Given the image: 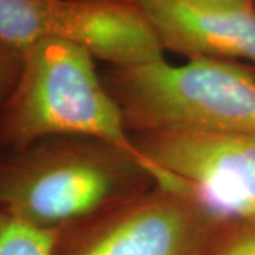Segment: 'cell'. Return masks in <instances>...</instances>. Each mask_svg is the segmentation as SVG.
<instances>
[{
	"label": "cell",
	"instance_id": "obj_3",
	"mask_svg": "<svg viewBox=\"0 0 255 255\" xmlns=\"http://www.w3.org/2000/svg\"><path fill=\"white\" fill-rule=\"evenodd\" d=\"M94 60L88 50L63 40L44 38L30 47L17 81L0 104V152L64 135L137 150Z\"/></svg>",
	"mask_w": 255,
	"mask_h": 255
},
{
	"label": "cell",
	"instance_id": "obj_9",
	"mask_svg": "<svg viewBox=\"0 0 255 255\" xmlns=\"http://www.w3.org/2000/svg\"><path fill=\"white\" fill-rule=\"evenodd\" d=\"M21 68V58L0 48V104L9 95L17 81Z\"/></svg>",
	"mask_w": 255,
	"mask_h": 255
},
{
	"label": "cell",
	"instance_id": "obj_5",
	"mask_svg": "<svg viewBox=\"0 0 255 255\" xmlns=\"http://www.w3.org/2000/svg\"><path fill=\"white\" fill-rule=\"evenodd\" d=\"M132 139L159 184L221 219H255V136L149 132Z\"/></svg>",
	"mask_w": 255,
	"mask_h": 255
},
{
	"label": "cell",
	"instance_id": "obj_1",
	"mask_svg": "<svg viewBox=\"0 0 255 255\" xmlns=\"http://www.w3.org/2000/svg\"><path fill=\"white\" fill-rule=\"evenodd\" d=\"M137 150L80 135L0 152V211L55 231L156 186Z\"/></svg>",
	"mask_w": 255,
	"mask_h": 255
},
{
	"label": "cell",
	"instance_id": "obj_2",
	"mask_svg": "<svg viewBox=\"0 0 255 255\" xmlns=\"http://www.w3.org/2000/svg\"><path fill=\"white\" fill-rule=\"evenodd\" d=\"M130 135L196 132L255 136V65L194 58L112 67L101 75Z\"/></svg>",
	"mask_w": 255,
	"mask_h": 255
},
{
	"label": "cell",
	"instance_id": "obj_8",
	"mask_svg": "<svg viewBox=\"0 0 255 255\" xmlns=\"http://www.w3.org/2000/svg\"><path fill=\"white\" fill-rule=\"evenodd\" d=\"M207 255H255V219L226 220Z\"/></svg>",
	"mask_w": 255,
	"mask_h": 255
},
{
	"label": "cell",
	"instance_id": "obj_6",
	"mask_svg": "<svg viewBox=\"0 0 255 255\" xmlns=\"http://www.w3.org/2000/svg\"><path fill=\"white\" fill-rule=\"evenodd\" d=\"M163 50L194 58L255 65V7L228 9L193 0H132Z\"/></svg>",
	"mask_w": 255,
	"mask_h": 255
},
{
	"label": "cell",
	"instance_id": "obj_7",
	"mask_svg": "<svg viewBox=\"0 0 255 255\" xmlns=\"http://www.w3.org/2000/svg\"><path fill=\"white\" fill-rule=\"evenodd\" d=\"M55 231L33 227L0 211V255H51Z\"/></svg>",
	"mask_w": 255,
	"mask_h": 255
},
{
	"label": "cell",
	"instance_id": "obj_10",
	"mask_svg": "<svg viewBox=\"0 0 255 255\" xmlns=\"http://www.w3.org/2000/svg\"><path fill=\"white\" fill-rule=\"evenodd\" d=\"M201 4L228 7V9H254L255 0H193Z\"/></svg>",
	"mask_w": 255,
	"mask_h": 255
},
{
	"label": "cell",
	"instance_id": "obj_4",
	"mask_svg": "<svg viewBox=\"0 0 255 255\" xmlns=\"http://www.w3.org/2000/svg\"><path fill=\"white\" fill-rule=\"evenodd\" d=\"M224 221L189 194L157 183L55 230L51 255H207Z\"/></svg>",
	"mask_w": 255,
	"mask_h": 255
}]
</instances>
